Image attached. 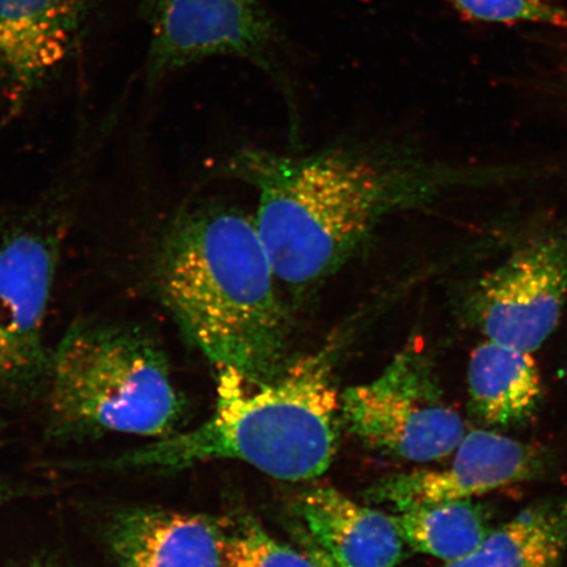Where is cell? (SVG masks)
Here are the masks:
<instances>
[{
	"instance_id": "cell-10",
	"label": "cell",
	"mask_w": 567,
	"mask_h": 567,
	"mask_svg": "<svg viewBox=\"0 0 567 567\" xmlns=\"http://www.w3.org/2000/svg\"><path fill=\"white\" fill-rule=\"evenodd\" d=\"M87 0H0V84L20 109L80 44Z\"/></svg>"
},
{
	"instance_id": "cell-4",
	"label": "cell",
	"mask_w": 567,
	"mask_h": 567,
	"mask_svg": "<svg viewBox=\"0 0 567 567\" xmlns=\"http://www.w3.org/2000/svg\"><path fill=\"white\" fill-rule=\"evenodd\" d=\"M53 437H165L183 413L165 352L131 326L82 322L52 353L47 384Z\"/></svg>"
},
{
	"instance_id": "cell-3",
	"label": "cell",
	"mask_w": 567,
	"mask_h": 567,
	"mask_svg": "<svg viewBox=\"0 0 567 567\" xmlns=\"http://www.w3.org/2000/svg\"><path fill=\"white\" fill-rule=\"evenodd\" d=\"M342 343L293 359L280 378L258 386L221 379L207 422L122 455L71 463L73 470L173 472L213 460H238L284 481H310L329 470L338 449L342 394L336 367Z\"/></svg>"
},
{
	"instance_id": "cell-11",
	"label": "cell",
	"mask_w": 567,
	"mask_h": 567,
	"mask_svg": "<svg viewBox=\"0 0 567 567\" xmlns=\"http://www.w3.org/2000/svg\"><path fill=\"white\" fill-rule=\"evenodd\" d=\"M103 537L117 567H221L219 526L200 515L120 507L106 519Z\"/></svg>"
},
{
	"instance_id": "cell-6",
	"label": "cell",
	"mask_w": 567,
	"mask_h": 567,
	"mask_svg": "<svg viewBox=\"0 0 567 567\" xmlns=\"http://www.w3.org/2000/svg\"><path fill=\"white\" fill-rule=\"evenodd\" d=\"M62 238V219L45 212L0 233V395L47 388L53 352L45 344V324Z\"/></svg>"
},
{
	"instance_id": "cell-5",
	"label": "cell",
	"mask_w": 567,
	"mask_h": 567,
	"mask_svg": "<svg viewBox=\"0 0 567 567\" xmlns=\"http://www.w3.org/2000/svg\"><path fill=\"white\" fill-rule=\"evenodd\" d=\"M152 84L215 56H233L287 90L290 42L264 0H142Z\"/></svg>"
},
{
	"instance_id": "cell-15",
	"label": "cell",
	"mask_w": 567,
	"mask_h": 567,
	"mask_svg": "<svg viewBox=\"0 0 567 567\" xmlns=\"http://www.w3.org/2000/svg\"><path fill=\"white\" fill-rule=\"evenodd\" d=\"M395 520L411 548L445 564L470 556L491 532L472 499L411 507L399 512Z\"/></svg>"
},
{
	"instance_id": "cell-2",
	"label": "cell",
	"mask_w": 567,
	"mask_h": 567,
	"mask_svg": "<svg viewBox=\"0 0 567 567\" xmlns=\"http://www.w3.org/2000/svg\"><path fill=\"white\" fill-rule=\"evenodd\" d=\"M152 276L163 307L219 378L258 386L292 363V307L254 217L221 203L188 205L161 233Z\"/></svg>"
},
{
	"instance_id": "cell-20",
	"label": "cell",
	"mask_w": 567,
	"mask_h": 567,
	"mask_svg": "<svg viewBox=\"0 0 567 567\" xmlns=\"http://www.w3.org/2000/svg\"><path fill=\"white\" fill-rule=\"evenodd\" d=\"M24 567H63V566L56 565V564H53V563H49V561H35V563H32V564L27 565Z\"/></svg>"
},
{
	"instance_id": "cell-9",
	"label": "cell",
	"mask_w": 567,
	"mask_h": 567,
	"mask_svg": "<svg viewBox=\"0 0 567 567\" xmlns=\"http://www.w3.org/2000/svg\"><path fill=\"white\" fill-rule=\"evenodd\" d=\"M545 466L547 456L537 446L498 432L476 430L466 432L449 466L388 477L378 482L368 496L403 512L473 499L496 488L535 480Z\"/></svg>"
},
{
	"instance_id": "cell-14",
	"label": "cell",
	"mask_w": 567,
	"mask_h": 567,
	"mask_svg": "<svg viewBox=\"0 0 567 567\" xmlns=\"http://www.w3.org/2000/svg\"><path fill=\"white\" fill-rule=\"evenodd\" d=\"M567 550V499L534 503L488 532L470 556L444 567H561Z\"/></svg>"
},
{
	"instance_id": "cell-12",
	"label": "cell",
	"mask_w": 567,
	"mask_h": 567,
	"mask_svg": "<svg viewBox=\"0 0 567 567\" xmlns=\"http://www.w3.org/2000/svg\"><path fill=\"white\" fill-rule=\"evenodd\" d=\"M316 547L340 567H394L405 540L395 516L359 505L331 487H315L300 502Z\"/></svg>"
},
{
	"instance_id": "cell-8",
	"label": "cell",
	"mask_w": 567,
	"mask_h": 567,
	"mask_svg": "<svg viewBox=\"0 0 567 567\" xmlns=\"http://www.w3.org/2000/svg\"><path fill=\"white\" fill-rule=\"evenodd\" d=\"M567 301V234L530 240L466 290L460 315L486 340L536 352Z\"/></svg>"
},
{
	"instance_id": "cell-18",
	"label": "cell",
	"mask_w": 567,
	"mask_h": 567,
	"mask_svg": "<svg viewBox=\"0 0 567 567\" xmlns=\"http://www.w3.org/2000/svg\"><path fill=\"white\" fill-rule=\"evenodd\" d=\"M309 557L313 559L317 567H340L324 551L316 547L313 543L309 544Z\"/></svg>"
},
{
	"instance_id": "cell-7",
	"label": "cell",
	"mask_w": 567,
	"mask_h": 567,
	"mask_svg": "<svg viewBox=\"0 0 567 567\" xmlns=\"http://www.w3.org/2000/svg\"><path fill=\"white\" fill-rule=\"evenodd\" d=\"M342 421L373 450L415 463L452 455L466 434L431 359L408 347L378 379L342 393Z\"/></svg>"
},
{
	"instance_id": "cell-17",
	"label": "cell",
	"mask_w": 567,
	"mask_h": 567,
	"mask_svg": "<svg viewBox=\"0 0 567 567\" xmlns=\"http://www.w3.org/2000/svg\"><path fill=\"white\" fill-rule=\"evenodd\" d=\"M461 17L478 23L540 24L567 31V9L551 0H444Z\"/></svg>"
},
{
	"instance_id": "cell-1",
	"label": "cell",
	"mask_w": 567,
	"mask_h": 567,
	"mask_svg": "<svg viewBox=\"0 0 567 567\" xmlns=\"http://www.w3.org/2000/svg\"><path fill=\"white\" fill-rule=\"evenodd\" d=\"M223 172L257 193L255 225L282 292L299 305L342 271L389 217L425 208L467 183L496 179L381 141L305 154L243 147Z\"/></svg>"
},
{
	"instance_id": "cell-16",
	"label": "cell",
	"mask_w": 567,
	"mask_h": 567,
	"mask_svg": "<svg viewBox=\"0 0 567 567\" xmlns=\"http://www.w3.org/2000/svg\"><path fill=\"white\" fill-rule=\"evenodd\" d=\"M221 567H317L313 559L276 540L251 516L219 524Z\"/></svg>"
},
{
	"instance_id": "cell-19",
	"label": "cell",
	"mask_w": 567,
	"mask_h": 567,
	"mask_svg": "<svg viewBox=\"0 0 567 567\" xmlns=\"http://www.w3.org/2000/svg\"><path fill=\"white\" fill-rule=\"evenodd\" d=\"M18 495L16 488H13L7 482L0 480V508H2L6 503H9L13 499V496Z\"/></svg>"
},
{
	"instance_id": "cell-13",
	"label": "cell",
	"mask_w": 567,
	"mask_h": 567,
	"mask_svg": "<svg viewBox=\"0 0 567 567\" xmlns=\"http://www.w3.org/2000/svg\"><path fill=\"white\" fill-rule=\"evenodd\" d=\"M471 405L493 427H515L535 415L543 399V382L532 353L485 340L467 365Z\"/></svg>"
}]
</instances>
